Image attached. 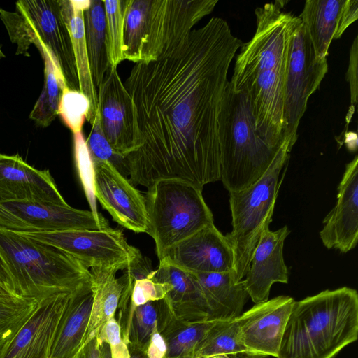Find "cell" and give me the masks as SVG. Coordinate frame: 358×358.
Returning <instances> with one entry per match:
<instances>
[{"mask_svg":"<svg viewBox=\"0 0 358 358\" xmlns=\"http://www.w3.org/2000/svg\"><path fill=\"white\" fill-rule=\"evenodd\" d=\"M242 45L227 22L214 17L164 58L133 66L124 85L133 109L126 160L134 185L173 178L203 189L221 181L227 74Z\"/></svg>","mask_w":358,"mask_h":358,"instance_id":"obj_1","label":"cell"},{"mask_svg":"<svg viewBox=\"0 0 358 358\" xmlns=\"http://www.w3.org/2000/svg\"><path fill=\"white\" fill-rule=\"evenodd\" d=\"M357 338V292L326 289L294 302L276 358H334Z\"/></svg>","mask_w":358,"mask_h":358,"instance_id":"obj_2","label":"cell"},{"mask_svg":"<svg viewBox=\"0 0 358 358\" xmlns=\"http://www.w3.org/2000/svg\"><path fill=\"white\" fill-rule=\"evenodd\" d=\"M0 258L12 293L40 301L72 292L92 281L90 270L73 257L23 234L0 228Z\"/></svg>","mask_w":358,"mask_h":358,"instance_id":"obj_3","label":"cell"},{"mask_svg":"<svg viewBox=\"0 0 358 358\" xmlns=\"http://www.w3.org/2000/svg\"><path fill=\"white\" fill-rule=\"evenodd\" d=\"M217 0H129L123 57L134 63L161 59L185 42Z\"/></svg>","mask_w":358,"mask_h":358,"instance_id":"obj_4","label":"cell"},{"mask_svg":"<svg viewBox=\"0 0 358 358\" xmlns=\"http://www.w3.org/2000/svg\"><path fill=\"white\" fill-rule=\"evenodd\" d=\"M296 142L294 139L287 140L266 172L255 182L241 190L229 192L232 229L225 236L232 248L233 272L237 281L243 280L259 237L269 228Z\"/></svg>","mask_w":358,"mask_h":358,"instance_id":"obj_5","label":"cell"},{"mask_svg":"<svg viewBox=\"0 0 358 358\" xmlns=\"http://www.w3.org/2000/svg\"><path fill=\"white\" fill-rule=\"evenodd\" d=\"M286 141L274 149L263 140L255 129L245 94L234 92L229 81L220 141L221 181L225 189L237 192L255 182L266 172Z\"/></svg>","mask_w":358,"mask_h":358,"instance_id":"obj_6","label":"cell"},{"mask_svg":"<svg viewBox=\"0 0 358 358\" xmlns=\"http://www.w3.org/2000/svg\"><path fill=\"white\" fill-rule=\"evenodd\" d=\"M203 189L179 179H160L145 196L148 217L146 234L155 243L159 260L172 247L214 223Z\"/></svg>","mask_w":358,"mask_h":358,"instance_id":"obj_7","label":"cell"},{"mask_svg":"<svg viewBox=\"0 0 358 358\" xmlns=\"http://www.w3.org/2000/svg\"><path fill=\"white\" fill-rule=\"evenodd\" d=\"M15 11L0 8V19L16 54L29 56L31 44L45 47L64 76L66 86L79 91L76 59L70 34L63 18L59 0H22Z\"/></svg>","mask_w":358,"mask_h":358,"instance_id":"obj_8","label":"cell"},{"mask_svg":"<svg viewBox=\"0 0 358 358\" xmlns=\"http://www.w3.org/2000/svg\"><path fill=\"white\" fill-rule=\"evenodd\" d=\"M287 1H275L255 10L257 28L250 41L241 45L230 81L235 92H243L262 71L286 74L294 31L301 19L283 11Z\"/></svg>","mask_w":358,"mask_h":358,"instance_id":"obj_9","label":"cell"},{"mask_svg":"<svg viewBox=\"0 0 358 358\" xmlns=\"http://www.w3.org/2000/svg\"><path fill=\"white\" fill-rule=\"evenodd\" d=\"M23 234L62 250L90 270L124 271L141 252L128 243L121 230L110 227L99 230Z\"/></svg>","mask_w":358,"mask_h":358,"instance_id":"obj_10","label":"cell"},{"mask_svg":"<svg viewBox=\"0 0 358 358\" xmlns=\"http://www.w3.org/2000/svg\"><path fill=\"white\" fill-rule=\"evenodd\" d=\"M328 71L326 59H317L301 21L292 40L285 78V136L297 139V129L310 96L317 90Z\"/></svg>","mask_w":358,"mask_h":358,"instance_id":"obj_11","label":"cell"},{"mask_svg":"<svg viewBox=\"0 0 358 358\" xmlns=\"http://www.w3.org/2000/svg\"><path fill=\"white\" fill-rule=\"evenodd\" d=\"M109 227L100 213L67 205L29 201L0 203V228L20 234L99 230Z\"/></svg>","mask_w":358,"mask_h":358,"instance_id":"obj_12","label":"cell"},{"mask_svg":"<svg viewBox=\"0 0 358 358\" xmlns=\"http://www.w3.org/2000/svg\"><path fill=\"white\" fill-rule=\"evenodd\" d=\"M92 164L94 194L101 206L122 227L135 233H146L145 196L110 162Z\"/></svg>","mask_w":358,"mask_h":358,"instance_id":"obj_13","label":"cell"},{"mask_svg":"<svg viewBox=\"0 0 358 358\" xmlns=\"http://www.w3.org/2000/svg\"><path fill=\"white\" fill-rule=\"evenodd\" d=\"M294 302L291 296H278L255 304L237 317L239 338L248 352L277 357Z\"/></svg>","mask_w":358,"mask_h":358,"instance_id":"obj_14","label":"cell"},{"mask_svg":"<svg viewBox=\"0 0 358 358\" xmlns=\"http://www.w3.org/2000/svg\"><path fill=\"white\" fill-rule=\"evenodd\" d=\"M285 73L280 71H263L243 91L248 100L257 132L274 149L291 138L285 136Z\"/></svg>","mask_w":358,"mask_h":358,"instance_id":"obj_15","label":"cell"},{"mask_svg":"<svg viewBox=\"0 0 358 358\" xmlns=\"http://www.w3.org/2000/svg\"><path fill=\"white\" fill-rule=\"evenodd\" d=\"M71 292L38 301L34 311L0 352V358H50L57 326Z\"/></svg>","mask_w":358,"mask_h":358,"instance_id":"obj_16","label":"cell"},{"mask_svg":"<svg viewBox=\"0 0 358 358\" xmlns=\"http://www.w3.org/2000/svg\"><path fill=\"white\" fill-rule=\"evenodd\" d=\"M96 91L104 136L113 149L126 158L133 147V109L117 67H109Z\"/></svg>","mask_w":358,"mask_h":358,"instance_id":"obj_17","label":"cell"},{"mask_svg":"<svg viewBox=\"0 0 358 358\" xmlns=\"http://www.w3.org/2000/svg\"><path fill=\"white\" fill-rule=\"evenodd\" d=\"M164 257L177 266L192 273L234 270L232 248L225 235L214 223L172 247Z\"/></svg>","mask_w":358,"mask_h":358,"instance_id":"obj_18","label":"cell"},{"mask_svg":"<svg viewBox=\"0 0 358 358\" xmlns=\"http://www.w3.org/2000/svg\"><path fill=\"white\" fill-rule=\"evenodd\" d=\"M334 207L323 220L320 231L323 245L347 253L358 241V157L345 165L337 188Z\"/></svg>","mask_w":358,"mask_h":358,"instance_id":"obj_19","label":"cell"},{"mask_svg":"<svg viewBox=\"0 0 358 358\" xmlns=\"http://www.w3.org/2000/svg\"><path fill=\"white\" fill-rule=\"evenodd\" d=\"M29 201L67 205L48 170H39L18 155L0 154V203Z\"/></svg>","mask_w":358,"mask_h":358,"instance_id":"obj_20","label":"cell"},{"mask_svg":"<svg viewBox=\"0 0 358 358\" xmlns=\"http://www.w3.org/2000/svg\"><path fill=\"white\" fill-rule=\"evenodd\" d=\"M290 231L283 226L276 231L265 229L252 252L245 278V288L255 303L268 300L273 284H287L289 271L283 257V247Z\"/></svg>","mask_w":358,"mask_h":358,"instance_id":"obj_21","label":"cell"},{"mask_svg":"<svg viewBox=\"0 0 358 358\" xmlns=\"http://www.w3.org/2000/svg\"><path fill=\"white\" fill-rule=\"evenodd\" d=\"M151 276L159 282L167 283L170 290L164 299L171 313L186 322L208 320L207 305L194 275L164 257Z\"/></svg>","mask_w":358,"mask_h":358,"instance_id":"obj_22","label":"cell"},{"mask_svg":"<svg viewBox=\"0 0 358 358\" xmlns=\"http://www.w3.org/2000/svg\"><path fill=\"white\" fill-rule=\"evenodd\" d=\"M93 299L92 281L70 293L57 326L50 358H71L84 345Z\"/></svg>","mask_w":358,"mask_h":358,"instance_id":"obj_23","label":"cell"},{"mask_svg":"<svg viewBox=\"0 0 358 358\" xmlns=\"http://www.w3.org/2000/svg\"><path fill=\"white\" fill-rule=\"evenodd\" d=\"M121 277L124 287L119 305L118 319L122 336L126 331L130 317L138 306L149 301L163 299L170 290L167 283L159 282L151 276L154 269L151 261L140 252L124 270Z\"/></svg>","mask_w":358,"mask_h":358,"instance_id":"obj_24","label":"cell"},{"mask_svg":"<svg viewBox=\"0 0 358 358\" xmlns=\"http://www.w3.org/2000/svg\"><path fill=\"white\" fill-rule=\"evenodd\" d=\"M192 274L207 305L208 320H232L241 315L249 295L233 271Z\"/></svg>","mask_w":358,"mask_h":358,"instance_id":"obj_25","label":"cell"},{"mask_svg":"<svg viewBox=\"0 0 358 358\" xmlns=\"http://www.w3.org/2000/svg\"><path fill=\"white\" fill-rule=\"evenodd\" d=\"M59 3L72 42L79 91L90 101V108L86 119L91 123L98 112V97L90 69L83 21V12L89 7L90 0H59Z\"/></svg>","mask_w":358,"mask_h":358,"instance_id":"obj_26","label":"cell"},{"mask_svg":"<svg viewBox=\"0 0 358 358\" xmlns=\"http://www.w3.org/2000/svg\"><path fill=\"white\" fill-rule=\"evenodd\" d=\"M345 0H307L299 16L317 59H326Z\"/></svg>","mask_w":358,"mask_h":358,"instance_id":"obj_27","label":"cell"},{"mask_svg":"<svg viewBox=\"0 0 358 358\" xmlns=\"http://www.w3.org/2000/svg\"><path fill=\"white\" fill-rule=\"evenodd\" d=\"M217 321L181 320L171 313L166 302L157 322L158 331L166 344L165 358H194L198 345Z\"/></svg>","mask_w":358,"mask_h":358,"instance_id":"obj_28","label":"cell"},{"mask_svg":"<svg viewBox=\"0 0 358 358\" xmlns=\"http://www.w3.org/2000/svg\"><path fill=\"white\" fill-rule=\"evenodd\" d=\"M94 299L85 342L96 337L104 324L115 317L124 283L115 269H92ZM84 344V345H85Z\"/></svg>","mask_w":358,"mask_h":358,"instance_id":"obj_29","label":"cell"},{"mask_svg":"<svg viewBox=\"0 0 358 358\" xmlns=\"http://www.w3.org/2000/svg\"><path fill=\"white\" fill-rule=\"evenodd\" d=\"M83 21L90 72L97 90L110 66L107 50L106 13L103 1L90 0L89 7L83 12Z\"/></svg>","mask_w":358,"mask_h":358,"instance_id":"obj_30","label":"cell"},{"mask_svg":"<svg viewBox=\"0 0 358 358\" xmlns=\"http://www.w3.org/2000/svg\"><path fill=\"white\" fill-rule=\"evenodd\" d=\"M36 48L44 61V85L29 117L36 125L46 127L58 115L60 99L66 85L60 69L47 49L42 45Z\"/></svg>","mask_w":358,"mask_h":358,"instance_id":"obj_31","label":"cell"},{"mask_svg":"<svg viewBox=\"0 0 358 358\" xmlns=\"http://www.w3.org/2000/svg\"><path fill=\"white\" fill-rule=\"evenodd\" d=\"M239 352L248 351L239 338L237 318L217 320L198 345L194 358H206Z\"/></svg>","mask_w":358,"mask_h":358,"instance_id":"obj_32","label":"cell"},{"mask_svg":"<svg viewBox=\"0 0 358 358\" xmlns=\"http://www.w3.org/2000/svg\"><path fill=\"white\" fill-rule=\"evenodd\" d=\"M164 298L149 301L134 310L122 338L128 346L144 352L165 306Z\"/></svg>","mask_w":358,"mask_h":358,"instance_id":"obj_33","label":"cell"},{"mask_svg":"<svg viewBox=\"0 0 358 358\" xmlns=\"http://www.w3.org/2000/svg\"><path fill=\"white\" fill-rule=\"evenodd\" d=\"M129 1H103L106 13L107 50L110 66L117 67L124 60V20Z\"/></svg>","mask_w":358,"mask_h":358,"instance_id":"obj_34","label":"cell"},{"mask_svg":"<svg viewBox=\"0 0 358 358\" xmlns=\"http://www.w3.org/2000/svg\"><path fill=\"white\" fill-rule=\"evenodd\" d=\"M34 299L0 300V352L37 307Z\"/></svg>","mask_w":358,"mask_h":358,"instance_id":"obj_35","label":"cell"},{"mask_svg":"<svg viewBox=\"0 0 358 358\" xmlns=\"http://www.w3.org/2000/svg\"><path fill=\"white\" fill-rule=\"evenodd\" d=\"M92 129L85 141L92 162H108L113 164L123 176H129L126 158L116 152L110 146L103 132L98 110L90 123Z\"/></svg>","mask_w":358,"mask_h":358,"instance_id":"obj_36","label":"cell"},{"mask_svg":"<svg viewBox=\"0 0 358 358\" xmlns=\"http://www.w3.org/2000/svg\"><path fill=\"white\" fill-rule=\"evenodd\" d=\"M90 108V101L84 94L66 86L60 99L58 115L74 134L82 132Z\"/></svg>","mask_w":358,"mask_h":358,"instance_id":"obj_37","label":"cell"},{"mask_svg":"<svg viewBox=\"0 0 358 358\" xmlns=\"http://www.w3.org/2000/svg\"><path fill=\"white\" fill-rule=\"evenodd\" d=\"M96 338L99 345L102 343L108 344L111 358H130L128 345L122 338L121 328L115 317L104 324Z\"/></svg>","mask_w":358,"mask_h":358,"instance_id":"obj_38","label":"cell"},{"mask_svg":"<svg viewBox=\"0 0 358 358\" xmlns=\"http://www.w3.org/2000/svg\"><path fill=\"white\" fill-rule=\"evenodd\" d=\"M358 39L356 36L350 50V59L348 69L346 73V80L350 84L351 104L355 105L357 102L358 96Z\"/></svg>","mask_w":358,"mask_h":358,"instance_id":"obj_39","label":"cell"},{"mask_svg":"<svg viewBox=\"0 0 358 358\" xmlns=\"http://www.w3.org/2000/svg\"><path fill=\"white\" fill-rule=\"evenodd\" d=\"M358 17V1L345 0L341 11L334 39H338L345 29Z\"/></svg>","mask_w":358,"mask_h":358,"instance_id":"obj_40","label":"cell"},{"mask_svg":"<svg viewBox=\"0 0 358 358\" xmlns=\"http://www.w3.org/2000/svg\"><path fill=\"white\" fill-rule=\"evenodd\" d=\"M166 342L159 332L157 326L155 328L150 341L143 352L145 358H165L166 354Z\"/></svg>","mask_w":358,"mask_h":358,"instance_id":"obj_41","label":"cell"},{"mask_svg":"<svg viewBox=\"0 0 358 358\" xmlns=\"http://www.w3.org/2000/svg\"><path fill=\"white\" fill-rule=\"evenodd\" d=\"M79 358H101L100 346L96 337L86 343L78 352Z\"/></svg>","mask_w":358,"mask_h":358,"instance_id":"obj_42","label":"cell"},{"mask_svg":"<svg viewBox=\"0 0 358 358\" xmlns=\"http://www.w3.org/2000/svg\"><path fill=\"white\" fill-rule=\"evenodd\" d=\"M0 283L6 287L10 292V280L3 263L0 258ZM12 293V292H11Z\"/></svg>","mask_w":358,"mask_h":358,"instance_id":"obj_43","label":"cell"},{"mask_svg":"<svg viewBox=\"0 0 358 358\" xmlns=\"http://www.w3.org/2000/svg\"><path fill=\"white\" fill-rule=\"evenodd\" d=\"M20 299L12 294L6 287L0 283V300L1 301H11ZM23 299V298H22Z\"/></svg>","mask_w":358,"mask_h":358,"instance_id":"obj_44","label":"cell"},{"mask_svg":"<svg viewBox=\"0 0 358 358\" xmlns=\"http://www.w3.org/2000/svg\"><path fill=\"white\" fill-rule=\"evenodd\" d=\"M229 358H264V357L254 355L248 352H239L228 355Z\"/></svg>","mask_w":358,"mask_h":358,"instance_id":"obj_45","label":"cell"},{"mask_svg":"<svg viewBox=\"0 0 358 358\" xmlns=\"http://www.w3.org/2000/svg\"><path fill=\"white\" fill-rule=\"evenodd\" d=\"M128 348L130 352V358H145L144 352L141 350L132 346H128Z\"/></svg>","mask_w":358,"mask_h":358,"instance_id":"obj_46","label":"cell"},{"mask_svg":"<svg viewBox=\"0 0 358 358\" xmlns=\"http://www.w3.org/2000/svg\"><path fill=\"white\" fill-rule=\"evenodd\" d=\"M206 358H229L228 355H213L210 356Z\"/></svg>","mask_w":358,"mask_h":358,"instance_id":"obj_47","label":"cell"},{"mask_svg":"<svg viewBox=\"0 0 358 358\" xmlns=\"http://www.w3.org/2000/svg\"><path fill=\"white\" fill-rule=\"evenodd\" d=\"M6 56L1 50V46L0 45V59L4 58Z\"/></svg>","mask_w":358,"mask_h":358,"instance_id":"obj_48","label":"cell"},{"mask_svg":"<svg viewBox=\"0 0 358 358\" xmlns=\"http://www.w3.org/2000/svg\"><path fill=\"white\" fill-rule=\"evenodd\" d=\"M71 358H79L78 352L77 354H76L73 357H71Z\"/></svg>","mask_w":358,"mask_h":358,"instance_id":"obj_49","label":"cell"}]
</instances>
